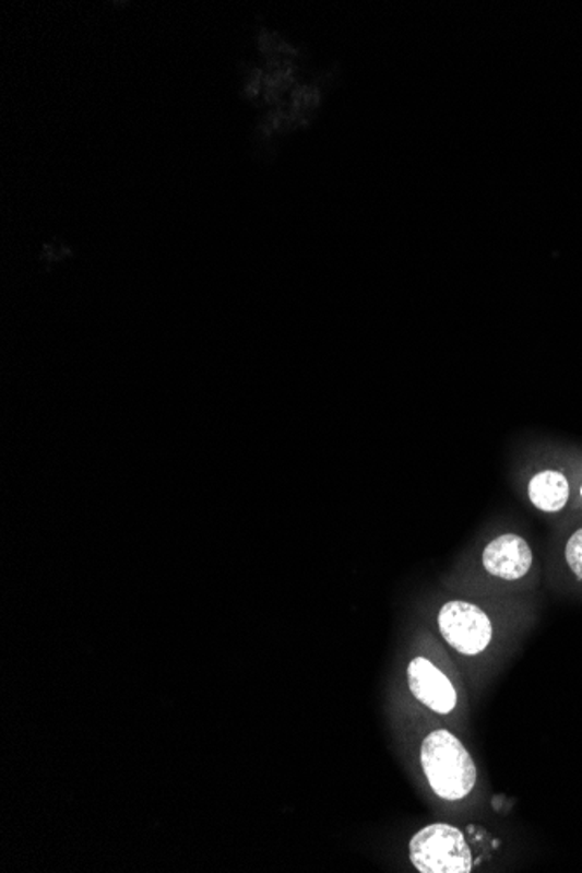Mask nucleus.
I'll return each instance as SVG.
<instances>
[{"mask_svg":"<svg viewBox=\"0 0 582 873\" xmlns=\"http://www.w3.org/2000/svg\"><path fill=\"white\" fill-rule=\"evenodd\" d=\"M420 764L429 787L443 801L466 799L476 784L478 770L466 746L452 732L435 731L423 741Z\"/></svg>","mask_w":582,"mask_h":873,"instance_id":"obj_1","label":"nucleus"},{"mask_svg":"<svg viewBox=\"0 0 582 873\" xmlns=\"http://www.w3.org/2000/svg\"><path fill=\"white\" fill-rule=\"evenodd\" d=\"M411 861L420 873H470L473 854L458 826L435 823L412 837Z\"/></svg>","mask_w":582,"mask_h":873,"instance_id":"obj_2","label":"nucleus"},{"mask_svg":"<svg viewBox=\"0 0 582 873\" xmlns=\"http://www.w3.org/2000/svg\"><path fill=\"white\" fill-rule=\"evenodd\" d=\"M441 635L452 649L464 656L482 654L492 641V623L479 606L470 602H449L438 615Z\"/></svg>","mask_w":582,"mask_h":873,"instance_id":"obj_3","label":"nucleus"},{"mask_svg":"<svg viewBox=\"0 0 582 873\" xmlns=\"http://www.w3.org/2000/svg\"><path fill=\"white\" fill-rule=\"evenodd\" d=\"M406 675L411 693L418 703H423L438 715L452 713L458 705V693L449 676L440 672L429 659H412Z\"/></svg>","mask_w":582,"mask_h":873,"instance_id":"obj_4","label":"nucleus"},{"mask_svg":"<svg viewBox=\"0 0 582 873\" xmlns=\"http://www.w3.org/2000/svg\"><path fill=\"white\" fill-rule=\"evenodd\" d=\"M484 565L488 574L506 581H516L531 570V546L520 535H500L485 547Z\"/></svg>","mask_w":582,"mask_h":873,"instance_id":"obj_5","label":"nucleus"},{"mask_svg":"<svg viewBox=\"0 0 582 873\" xmlns=\"http://www.w3.org/2000/svg\"><path fill=\"white\" fill-rule=\"evenodd\" d=\"M528 495L535 508L546 512H557L566 508L570 497L567 477L558 471H543L532 477Z\"/></svg>","mask_w":582,"mask_h":873,"instance_id":"obj_6","label":"nucleus"},{"mask_svg":"<svg viewBox=\"0 0 582 873\" xmlns=\"http://www.w3.org/2000/svg\"><path fill=\"white\" fill-rule=\"evenodd\" d=\"M566 558L572 573L582 581V529L567 542Z\"/></svg>","mask_w":582,"mask_h":873,"instance_id":"obj_7","label":"nucleus"},{"mask_svg":"<svg viewBox=\"0 0 582 873\" xmlns=\"http://www.w3.org/2000/svg\"><path fill=\"white\" fill-rule=\"evenodd\" d=\"M581 495H582V488H581Z\"/></svg>","mask_w":582,"mask_h":873,"instance_id":"obj_8","label":"nucleus"}]
</instances>
